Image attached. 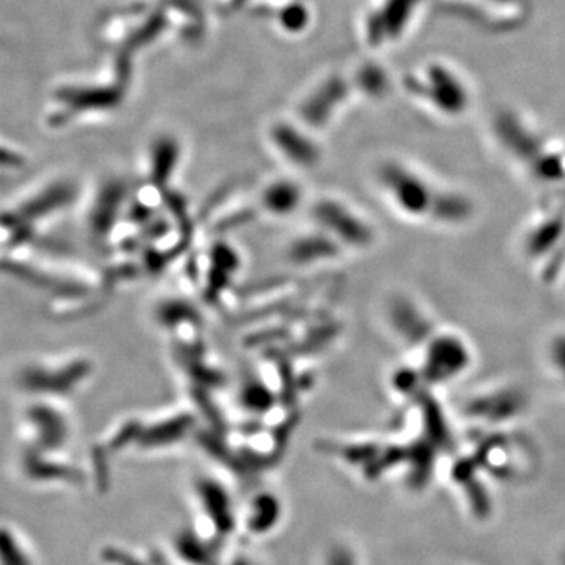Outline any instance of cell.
I'll return each instance as SVG.
<instances>
[{
    "label": "cell",
    "mask_w": 565,
    "mask_h": 565,
    "mask_svg": "<svg viewBox=\"0 0 565 565\" xmlns=\"http://www.w3.org/2000/svg\"><path fill=\"white\" fill-rule=\"evenodd\" d=\"M385 192L394 210L415 221L460 225L473 215V204L465 196L437 191L429 181L407 170H386Z\"/></svg>",
    "instance_id": "obj_1"
},
{
    "label": "cell",
    "mask_w": 565,
    "mask_h": 565,
    "mask_svg": "<svg viewBox=\"0 0 565 565\" xmlns=\"http://www.w3.org/2000/svg\"><path fill=\"white\" fill-rule=\"evenodd\" d=\"M470 349L459 337L451 333L433 338V343L426 344L424 364H426V379L433 382L455 381L457 375L470 366Z\"/></svg>",
    "instance_id": "obj_2"
},
{
    "label": "cell",
    "mask_w": 565,
    "mask_h": 565,
    "mask_svg": "<svg viewBox=\"0 0 565 565\" xmlns=\"http://www.w3.org/2000/svg\"><path fill=\"white\" fill-rule=\"evenodd\" d=\"M302 193L291 182H274L263 192V210L274 217H288L300 206Z\"/></svg>",
    "instance_id": "obj_3"
},
{
    "label": "cell",
    "mask_w": 565,
    "mask_h": 565,
    "mask_svg": "<svg viewBox=\"0 0 565 565\" xmlns=\"http://www.w3.org/2000/svg\"><path fill=\"white\" fill-rule=\"evenodd\" d=\"M550 364H552L553 370L563 382L565 386V333L559 334V337L555 338V341H552L550 344Z\"/></svg>",
    "instance_id": "obj_4"
}]
</instances>
